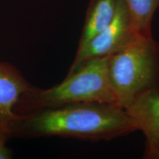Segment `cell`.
<instances>
[{
    "instance_id": "cell-9",
    "label": "cell",
    "mask_w": 159,
    "mask_h": 159,
    "mask_svg": "<svg viewBox=\"0 0 159 159\" xmlns=\"http://www.w3.org/2000/svg\"><path fill=\"white\" fill-rule=\"evenodd\" d=\"M7 141L0 138V159H11L13 158V151L7 147Z\"/></svg>"
},
{
    "instance_id": "cell-10",
    "label": "cell",
    "mask_w": 159,
    "mask_h": 159,
    "mask_svg": "<svg viewBox=\"0 0 159 159\" xmlns=\"http://www.w3.org/2000/svg\"><path fill=\"white\" fill-rule=\"evenodd\" d=\"M145 158H151V159H159V152H154V153L150 154L146 157H144Z\"/></svg>"
},
{
    "instance_id": "cell-8",
    "label": "cell",
    "mask_w": 159,
    "mask_h": 159,
    "mask_svg": "<svg viewBox=\"0 0 159 159\" xmlns=\"http://www.w3.org/2000/svg\"><path fill=\"white\" fill-rule=\"evenodd\" d=\"M123 2L136 33L143 36H152V21L155 12L159 7V0H123Z\"/></svg>"
},
{
    "instance_id": "cell-2",
    "label": "cell",
    "mask_w": 159,
    "mask_h": 159,
    "mask_svg": "<svg viewBox=\"0 0 159 159\" xmlns=\"http://www.w3.org/2000/svg\"><path fill=\"white\" fill-rule=\"evenodd\" d=\"M108 57L88 60L69 71L59 84L49 89L32 86L21 96L16 108L17 114L75 102L116 105L108 75Z\"/></svg>"
},
{
    "instance_id": "cell-1",
    "label": "cell",
    "mask_w": 159,
    "mask_h": 159,
    "mask_svg": "<svg viewBox=\"0 0 159 159\" xmlns=\"http://www.w3.org/2000/svg\"><path fill=\"white\" fill-rule=\"evenodd\" d=\"M125 108L114 104L75 102L18 114L11 139H30L65 136L90 140H110L136 130Z\"/></svg>"
},
{
    "instance_id": "cell-5",
    "label": "cell",
    "mask_w": 159,
    "mask_h": 159,
    "mask_svg": "<svg viewBox=\"0 0 159 159\" xmlns=\"http://www.w3.org/2000/svg\"><path fill=\"white\" fill-rule=\"evenodd\" d=\"M31 86L16 67L0 61V138L11 139V128L18 116L16 105Z\"/></svg>"
},
{
    "instance_id": "cell-6",
    "label": "cell",
    "mask_w": 159,
    "mask_h": 159,
    "mask_svg": "<svg viewBox=\"0 0 159 159\" xmlns=\"http://www.w3.org/2000/svg\"><path fill=\"white\" fill-rule=\"evenodd\" d=\"M146 137L144 157L159 152V87L145 91L125 108Z\"/></svg>"
},
{
    "instance_id": "cell-3",
    "label": "cell",
    "mask_w": 159,
    "mask_h": 159,
    "mask_svg": "<svg viewBox=\"0 0 159 159\" xmlns=\"http://www.w3.org/2000/svg\"><path fill=\"white\" fill-rule=\"evenodd\" d=\"M108 75L116 105L125 109L145 91L159 87V43L138 35L109 56Z\"/></svg>"
},
{
    "instance_id": "cell-7",
    "label": "cell",
    "mask_w": 159,
    "mask_h": 159,
    "mask_svg": "<svg viewBox=\"0 0 159 159\" xmlns=\"http://www.w3.org/2000/svg\"><path fill=\"white\" fill-rule=\"evenodd\" d=\"M119 0H90L78 48L102 31L114 19Z\"/></svg>"
},
{
    "instance_id": "cell-4",
    "label": "cell",
    "mask_w": 159,
    "mask_h": 159,
    "mask_svg": "<svg viewBox=\"0 0 159 159\" xmlns=\"http://www.w3.org/2000/svg\"><path fill=\"white\" fill-rule=\"evenodd\" d=\"M139 35L133 28L126 5L119 0L112 21L81 48L77 49L69 71H73L88 60L110 56L120 50Z\"/></svg>"
}]
</instances>
